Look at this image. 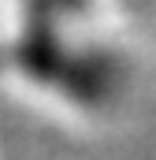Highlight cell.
<instances>
[{"mask_svg": "<svg viewBox=\"0 0 156 160\" xmlns=\"http://www.w3.org/2000/svg\"><path fill=\"white\" fill-rule=\"evenodd\" d=\"M7 34H75L119 26L112 0H0Z\"/></svg>", "mask_w": 156, "mask_h": 160, "instance_id": "6da1fadb", "label": "cell"}, {"mask_svg": "<svg viewBox=\"0 0 156 160\" xmlns=\"http://www.w3.org/2000/svg\"><path fill=\"white\" fill-rule=\"evenodd\" d=\"M0 86H7V19L0 8Z\"/></svg>", "mask_w": 156, "mask_h": 160, "instance_id": "7a4b0ae2", "label": "cell"}]
</instances>
